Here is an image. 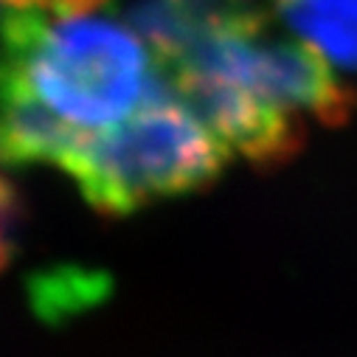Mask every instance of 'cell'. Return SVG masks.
Returning <instances> with one entry per match:
<instances>
[{
	"mask_svg": "<svg viewBox=\"0 0 357 357\" xmlns=\"http://www.w3.org/2000/svg\"><path fill=\"white\" fill-rule=\"evenodd\" d=\"M155 70L138 34L91 12L0 17V160L51 163L127 119Z\"/></svg>",
	"mask_w": 357,
	"mask_h": 357,
	"instance_id": "6da1fadb",
	"label": "cell"
},
{
	"mask_svg": "<svg viewBox=\"0 0 357 357\" xmlns=\"http://www.w3.org/2000/svg\"><path fill=\"white\" fill-rule=\"evenodd\" d=\"M225 149L155 70L138 107L119 124L79 138L59 169L96 211L121 217L149 203L192 195L214 183Z\"/></svg>",
	"mask_w": 357,
	"mask_h": 357,
	"instance_id": "7a4b0ae2",
	"label": "cell"
},
{
	"mask_svg": "<svg viewBox=\"0 0 357 357\" xmlns=\"http://www.w3.org/2000/svg\"><path fill=\"white\" fill-rule=\"evenodd\" d=\"M163 68H189L236 82L301 124L340 127L354 113V93L315 48L271 40L264 29L214 34Z\"/></svg>",
	"mask_w": 357,
	"mask_h": 357,
	"instance_id": "3957f363",
	"label": "cell"
},
{
	"mask_svg": "<svg viewBox=\"0 0 357 357\" xmlns=\"http://www.w3.org/2000/svg\"><path fill=\"white\" fill-rule=\"evenodd\" d=\"M163 73L225 155H239L259 169H273L287 163L307 141V124L236 82L189 68H163Z\"/></svg>",
	"mask_w": 357,
	"mask_h": 357,
	"instance_id": "277c9868",
	"label": "cell"
},
{
	"mask_svg": "<svg viewBox=\"0 0 357 357\" xmlns=\"http://www.w3.org/2000/svg\"><path fill=\"white\" fill-rule=\"evenodd\" d=\"M130 20L138 37L172 62L214 34L264 29L267 17L259 0H138Z\"/></svg>",
	"mask_w": 357,
	"mask_h": 357,
	"instance_id": "5b68a950",
	"label": "cell"
},
{
	"mask_svg": "<svg viewBox=\"0 0 357 357\" xmlns=\"http://www.w3.org/2000/svg\"><path fill=\"white\" fill-rule=\"evenodd\" d=\"M279 9L321 56L357 68V0H284Z\"/></svg>",
	"mask_w": 357,
	"mask_h": 357,
	"instance_id": "8992f818",
	"label": "cell"
},
{
	"mask_svg": "<svg viewBox=\"0 0 357 357\" xmlns=\"http://www.w3.org/2000/svg\"><path fill=\"white\" fill-rule=\"evenodd\" d=\"M17 222H20V200L12 183L0 174V267H3L15 250V236H17Z\"/></svg>",
	"mask_w": 357,
	"mask_h": 357,
	"instance_id": "52a82bcc",
	"label": "cell"
},
{
	"mask_svg": "<svg viewBox=\"0 0 357 357\" xmlns=\"http://www.w3.org/2000/svg\"><path fill=\"white\" fill-rule=\"evenodd\" d=\"M276 3H284V0H276Z\"/></svg>",
	"mask_w": 357,
	"mask_h": 357,
	"instance_id": "ba28073f",
	"label": "cell"
}]
</instances>
